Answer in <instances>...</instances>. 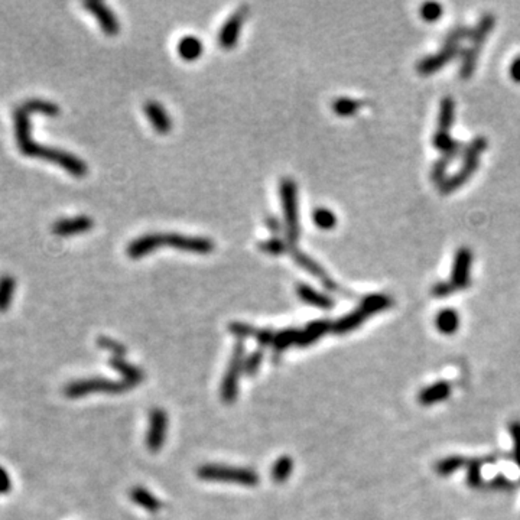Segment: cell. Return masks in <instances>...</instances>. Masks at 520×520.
I'll return each instance as SVG.
<instances>
[{"instance_id":"31","label":"cell","mask_w":520,"mask_h":520,"mask_svg":"<svg viewBox=\"0 0 520 520\" xmlns=\"http://www.w3.org/2000/svg\"><path fill=\"white\" fill-rule=\"evenodd\" d=\"M363 107V102L349 97H339L332 102V110L338 116H351Z\"/></svg>"},{"instance_id":"21","label":"cell","mask_w":520,"mask_h":520,"mask_svg":"<svg viewBox=\"0 0 520 520\" xmlns=\"http://www.w3.org/2000/svg\"><path fill=\"white\" fill-rule=\"evenodd\" d=\"M451 395V386L445 382H438L425 388L419 393V402L425 406H431L438 402H444Z\"/></svg>"},{"instance_id":"16","label":"cell","mask_w":520,"mask_h":520,"mask_svg":"<svg viewBox=\"0 0 520 520\" xmlns=\"http://www.w3.org/2000/svg\"><path fill=\"white\" fill-rule=\"evenodd\" d=\"M110 366L123 377V382H126L130 388H135L137 385H141L144 382L145 378V373L137 369L136 366L130 365L129 362H126L125 358H120V357H112L109 360Z\"/></svg>"},{"instance_id":"33","label":"cell","mask_w":520,"mask_h":520,"mask_svg":"<svg viewBox=\"0 0 520 520\" xmlns=\"http://www.w3.org/2000/svg\"><path fill=\"white\" fill-rule=\"evenodd\" d=\"M489 146V142L486 137H475L467 145H464L463 149V161L464 159H480V155H482Z\"/></svg>"},{"instance_id":"39","label":"cell","mask_w":520,"mask_h":520,"mask_svg":"<svg viewBox=\"0 0 520 520\" xmlns=\"http://www.w3.org/2000/svg\"><path fill=\"white\" fill-rule=\"evenodd\" d=\"M471 35H473L471 28L457 26L445 36L444 45H459L463 41H466V39H471Z\"/></svg>"},{"instance_id":"4","label":"cell","mask_w":520,"mask_h":520,"mask_svg":"<svg viewBox=\"0 0 520 520\" xmlns=\"http://www.w3.org/2000/svg\"><path fill=\"white\" fill-rule=\"evenodd\" d=\"M494 24H496L494 16L491 13H487L480 19V22L473 29V35L470 39L471 47L464 49L461 54L463 58H461V68H459V77H461L463 79H468L474 74L478 55L480 52H482L483 44L486 43L489 33L493 31Z\"/></svg>"},{"instance_id":"24","label":"cell","mask_w":520,"mask_h":520,"mask_svg":"<svg viewBox=\"0 0 520 520\" xmlns=\"http://www.w3.org/2000/svg\"><path fill=\"white\" fill-rule=\"evenodd\" d=\"M203 43L201 39H198L195 36H184L179 39L178 43V54L181 55L183 59L185 61H195L203 54Z\"/></svg>"},{"instance_id":"9","label":"cell","mask_w":520,"mask_h":520,"mask_svg":"<svg viewBox=\"0 0 520 520\" xmlns=\"http://www.w3.org/2000/svg\"><path fill=\"white\" fill-rule=\"evenodd\" d=\"M168 435V415L161 408H153L149 413V425L146 432V447L156 454L162 450Z\"/></svg>"},{"instance_id":"47","label":"cell","mask_w":520,"mask_h":520,"mask_svg":"<svg viewBox=\"0 0 520 520\" xmlns=\"http://www.w3.org/2000/svg\"><path fill=\"white\" fill-rule=\"evenodd\" d=\"M266 226H268V229H269L272 233H279V231L282 230V224L279 223V220H277L276 217H273V215H269V217L266 218Z\"/></svg>"},{"instance_id":"36","label":"cell","mask_w":520,"mask_h":520,"mask_svg":"<svg viewBox=\"0 0 520 520\" xmlns=\"http://www.w3.org/2000/svg\"><path fill=\"white\" fill-rule=\"evenodd\" d=\"M259 249L262 252H266L269 254H273V256H279V254H284L289 250V243L288 242H284V240L277 238V237H273V238H269V240H263V242L259 243Z\"/></svg>"},{"instance_id":"14","label":"cell","mask_w":520,"mask_h":520,"mask_svg":"<svg viewBox=\"0 0 520 520\" xmlns=\"http://www.w3.org/2000/svg\"><path fill=\"white\" fill-rule=\"evenodd\" d=\"M93 227H94V222L90 217L78 215V217H72V218L58 220V222L54 223V226H52V231L56 236L68 237V236L87 233Z\"/></svg>"},{"instance_id":"11","label":"cell","mask_w":520,"mask_h":520,"mask_svg":"<svg viewBox=\"0 0 520 520\" xmlns=\"http://www.w3.org/2000/svg\"><path fill=\"white\" fill-rule=\"evenodd\" d=\"M473 262V254L468 247L458 249L454 257L452 275L450 282L455 288V291H464L470 285V269Z\"/></svg>"},{"instance_id":"37","label":"cell","mask_w":520,"mask_h":520,"mask_svg":"<svg viewBox=\"0 0 520 520\" xmlns=\"http://www.w3.org/2000/svg\"><path fill=\"white\" fill-rule=\"evenodd\" d=\"M97 346L100 349H103L106 351H110L112 353V357H120L123 358L126 354H128V350L123 344H120L118 342H116V339L113 338H109V337H105L102 335L98 339H97Z\"/></svg>"},{"instance_id":"7","label":"cell","mask_w":520,"mask_h":520,"mask_svg":"<svg viewBox=\"0 0 520 520\" xmlns=\"http://www.w3.org/2000/svg\"><path fill=\"white\" fill-rule=\"evenodd\" d=\"M281 198H282V207H284V215H285L288 243L296 245V240L299 237V233H301V229H299V218H298L296 184L292 178H284L281 181Z\"/></svg>"},{"instance_id":"10","label":"cell","mask_w":520,"mask_h":520,"mask_svg":"<svg viewBox=\"0 0 520 520\" xmlns=\"http://www.w3.org/2000/svg\"><path fill=\"white\" fill-rule=\"evenodd\" d=\"M461 45H444V48L435 55L424 58L422 61H419L416 70L421 75H431L441 68H444L452 59H455L458 55L463 54Z\"/></svg>"},{"instance_id":"27","label":"cell","mask_w":520,"mask_h":520,"mask_svg":"<svg viewBox=\"0 0 520 520\" xmlns=\"http://www.w3.org/2000/svg\"><path fill=\"white\" fill-rule=\"evenodd\" d=\"M16 291V279L12 275L0 276V312H5L12 305Z\"/></svg>"},{"instance_id":"26","label":"cell","mask_w":520,"mask_h":520,"mask_svg":"<svg viewBox=\"0 0 520 520\" xmlns=\"http://www.w3.org/2000/svg\"><path fill=\"white\" fill-rule=\"evenodd\" d=\"M455 117V103L452 97H444L441 106H439V116H438V132H448L454 123Z\"/></svg>"},{"instance_id":"20","label":"cell","mask_w":520,"mask_h":520,"mask_svg":"<svg viewBox=\"0 0 520 520\" xmlns=\"http://www.w3.org/2000/svg\"><path fill=\"white\" fill-rule=\"evenodd\" d=\"M367 318H369V315L362 308H357L353 312L339 318L338 321L332 323V330L331 331H334L337 335H343V334L351 332V331H354L355 328L362 326Z\"/></svg>"},{"instance_id":"30","label":"cell","mask_w":520,"mask_h":520,"mask_svg":"<svg viewBox=\"0 0 520 520\" xmlns=\"http://www.w3.org/2000/svg\"><path fill=\"white\" fill-rule=\"evenodd\" d=\"M22 107L29 114H32V113H43V114L55 117V116H58L59 113H61V109H59L56 105H54L51 102H47V100H41V98H31V100H28V102H25L22 105Z\"/></svg>"},{"instance_id":"35","label":"cell","mask_w":520,"mask_h":520,"mask_svg":"<svg viewBox=\"0 0 520 520\" xmlns=\"http://www.w3.org/2000/svg\"><path fill=\"white\" fill-rule=\"evenodd\" d=\"M452 159H450L448 156H441L438 159V161L434 164L432 169H431V179L432 181L439 187L441 185L445 179H447V171H448V167L451 165Z\"/></svg>"},{"instance_id":"1","label":"cell","mask_w":520,"mask_h":520,"mask_svg":"<svg viewBox=\"0 0 520 520\" xmlns=\"http://www.w3.org/2000/svg\"><path fill=\"white\" fill-rule=\"evenodd\" d=\"M15 130H16V141L19 151L22 155L31 158H41L47 159L49 162H54L68 171L71 175L82 178L87 174L89 168L84 161L77 158L75 155L55 149L49 146H44L41 144H36L31 139V123H29V113L21 106L15 110Z\"/></svg>"},{"instance_id":"2","label":"cell","mask_w":520,"mask_h":520,"mask_svg":"<svg viewBox=\"0 0 520 520\" xmlns=\"http://www.w3.org/2000/svg\"><path fill=\"white\" fill-rule=\"evenodd\" d=\"M161 246H169L178 250L194 253H210L214 249V242L206 237H194L176 233H152L133 240L128 247V254L132 259H139Z\"/></svg>"},{"instance_id":"43","label":"cell","mask_w":520,"mask_h":520,"mask_svg":"<svg viewBox=\"0 0 520 520\" xmlns=\"http://www.w3.org/2000/svg\"><path fill=\"white\" fill-rule=\"evenodd\" d=\"M510 432L513 436V445H514V458L516 463L520 467V422H513L510 427Z\"/></svg>"},{"instance_id":"8","label":"cell","mask_w":520,"mask_h":520,"mask_svg":"<svg viewBox=\"0 0 520 520\" xmlns=\"http://www.w3.org/2000/svg\"><path fill=\"white\" fill-rule=\"evenodd\" d=\"M288 253L293 257L295 262L304 268L307 272H309L311 275H314L319 282H321V285L327 289V291H331V292H338L342 295H346V296H350L351 293L349 291H344L342 286H339L337 282H334L332 279L330 277V275L324 270L323 266H319L314 259H311L309 256H307L303 250H299L296 247V245H292L289 243V250Z\"/></svg>"},{"instance_id":"46","label":"cell","mask_w":520,"mask_h":520,"mask_svg":"<svg viewBox=\"0 0 520 520\" xmlns=\"http://www.w3.org/2000/svg\"><path fill=\"white\" fill-rule=\"evenodd\" d=\"M468 483L471 487H477L480 483H482V475H480V468L478 466H471L468 470Z\"/></svg>"},{"instance_id":"28","label":"cell","mask_w":520,"mask_h":520,"mask_svg":"<svg viewBox=\"0 0 520 520\" xmlns=\"http://www.w3.org/2000/svg\"><path fill=\"white\" fill-rule=\"evenodd\" d=\"M293 471V459L289 455L279 457L272 467V480L277 484L285 483Z\"/></svg>"},{"instance_id":"13","label":"cell","mask_w":520,"mask_h":520,"mask_svg":"<svg viewBox=\"0 0 520 520\" xmlns=\"http://www.w3.org/2000/svg\"><path fill=\"white\" fill-rule=\"evenodd\" d=\"M480 165V159H464L463 167L459 168L454 175L447 176L445 181L439 185V192L441 194H451L457 191L458 188H461L468 179L475 174Z\"/></svg>"},{"instance_id":"18","label":"cell","mask_w":520,"mask_h":520,"mask_svg":"<svg viewBox=\"0 0 520 520\" xmlns=\"http://www.w3.org/2000/svg\"><path fill=\"white\" fill-rule=\"evenodd\" d=\"M145 113H146L148 118L151 120V123L153 125L156 132L165 135L171 130V118H169L167 110L158 102H153V100H149V102H146L145 103Z\"/></svg>"},{"instance_id":"6","label":"cell","mask_w":520,"mask_h":520,"mask_svg":"<svg viewBox=\"0 0 520 520\" xmlns=\"http://www.w3.org/2000/svg\"><path fill=\"white\" fill-rule=\"evenodd\" d=\"M245 342H237L233 347L230 362L222 383V401L224 404H234L238 393V378L243 373L245 366Z\"/></svg>"},{"instance_id":"3","label":"cell","mask_w":520,"mask_h":520,"mask_svg":"<svg viewBox=\"0 0 520 520\" xmlns=\"http://www.w3.org/2000/svg\"><path fill=\"white\" fill-rule=\"evenodd\" d=\"M198 478L204 482H220V483H234L245 487H254L259 484V474L246 467H230L222 464H206L197 470Z\"/></svg>"},{"instance_id":"44","label":"cell","mask_w":520,"mask_h":520,"mask_svg":"<svg viewBox=\"0 0 520 520\" xmlns=\"http://www.w3.org/2000/svg\"><path fill=\"white\" fill-rule=\"evenodd\" d=\"M454 292H455V288L452 286V284L450 281H447V282H438L432 288V293L435 296H448V295H451Z\"/></svg>"},{"instance_id":"15","label":"cell","mask_w":520,"mask_h":520,"mask_svg":"<svg viewBox=\"0 0 520 520\" xmlns=\"http://www.w3.org/2000/svg\"><path fill=\"white\" fill-rule=\"evenodd\" d=\"M84 6L95 16L100 26L107 35H116L120 31L118 19L107 5L98 2V0H89V2H84Z\"/></svg>"},{"instance_id":"22","label":"cell","mask_w":520,"mask_h":520,"mask_svg":"<svg viewBox=\"0 0 520 520\" xmlns=\"http://www.w3.org/2000/svg\"><path fill=\"white\" fill-rule=\"evenodd\" d=\"M130 498L135 505L144 507L149 513H156L162 507V503L155 497V494L141 486H136L130 490Z\"/></svg>"},{"instance_id":"5","label":"cell","mask_w":520,"mask_h":520,"mask_svg":"<svg viewBox=\"0 0 520 520\" xmlns=\"http://www.w3.org/2000/svg\"><path fill=\"white\" fill-rule=\"evenodd\" d=\"M132 389L123 380H109L103 377H93V378H83L75 380L64 389V395L70 399H79L93 393H109V395H120L126 390Z\"/></svg>"},{"instance_id":"45","label":"cell","mask_w":520,"mask_h":520,"mask_svg":"<svg viewBox=\"0 0 520 520\" xmlns=\"http://www.w3.org/2000/svg\"><path fill=\"white\" fill-rule=\"evenodd\" d=\"M10 489H12V480L8 471L3 467H0V494L10 491Z\"/></svg>"},{"instance_id":"23","label":"cell","mask_w":520,"mask_h":520,"mask_svg":"<svg viewBox=\"0 0 520 520\" xmlns=\"http://www.w3.org/2000/svg\"><path fill=\"white\" fill-rule=\"evenodd\" d=\"M392 305H393V299L390 296L385 293H372L362 299L358 308H362L369 316H372L377 312H382L390 308Z\"/></svg>"},{"instance_id":"38","label":"cell","mask_w":520,"mask_h":520,"mask_svg":"<svg viewBox=\"0 0 520 520\" xmlns=\"http://www.w3.org/2000/svg\"><path fill=\"white\" fill-rule=\"evenodd\" d=\"M263 362V350H254L252 354H249L245 360V366H243V373L246 376H254L260 366H262Z\"/></svg>"},{"instance_id":"32","label":"cell","mask_w":520,"mask_h":520,"mask_svg":"<svg viewBox=\"0 0 520 520\" xmlns=\"http://www.w3.org/2000/svg\"><path fill=\"white\" fill-rule=\"evenodd\" d=\"M312 220H314V223L323 230H331L337 224V215L331 210L323 208V207L316 208L312 213Z\"/></svg>"},{"instance_id":"19","label":"cell","mask_w":520,"mask_h":520,"mask_svg":"<svg viewBox=\"0 0 520 520\" xmlns=\"http://www.w3.org/2000/svg\"><path fill=\"white\" fill-rule=\"evenodd\" d=\"M296 295L301 298L304 303H307L309 305H314V307H318V308L328 309V308L334 307V301L328 295H326L323 292H318L316 289L311 288L307 284H298L296 285Z\"/></svg>"},{"instance_id":"40","label":"cell","mask_w":520,"mask_h":520,"mask_svg":"<svg viewBox=\"0 0 520 520\" xmlns=\"http://www.w3.org/2000/svg\"><path fill=\"white\" fill-rule=\"evenodd\" d=\"M230 332L237 337V342H245L246 338H254L257 328L246 323H233L229 326Z\"/></svg>"},{"instance_id":"25","label":"cell","mask_w":520,"mask_h":520,"mask_svg":"<svg viewBox=\"0 0 520 520\" xmlns=\"http://www.w3.org/2000/svg\"><path fill=\"white\" fill-rule=\"evenodd\" d=\"M435 327L439 332H443L445 335H451L459 327V315L457 314L455 309H451V308L439 311L435 316Z\"/></svg>"},{"instance_id":"34","label":"cell","mask_w":520,"mask_h":520,"mask_svg":"<svg viewBox=\"0 0 520 520\" xmlns=\"http://www.w3.org/2000/svg\"><path fill=\"white\" fill-rule=\"evenodd\" d=\"M464 464H466V459L463 457L452 455V457H448V458L443 459V461H439L436 464L435 470L439 475H450V474L455 473L457 470L461 468Z\"/></svg>"},{"instance_id":"41","label":"cell","mask_w":520,"mask_h":520,"mask_svg":"<svg viewBox=\"0 0 520 520\" xmlns=\"http://www.w3.org/2000/svg\"><path fill=\"white\" fill-rule=\"evenodd\" d=\"M421 16L424 17V21H427V22H435L443 16V6L439 3H435V2L425 3L421 8Z\"/></svg>"},{"instance_id":"48","label":"cell","mask_w":520,"mask_h":520,"mask_svg":"<svg viewBox=\"0 0 520 520\" xmlns=\"http://www.w3.org/2000/svg\"><path fill=\"white\" fill-rule=\"evenodd\" d=\"M510 75L516 83H520V56L516 58L510 67Z\"/></svg>"},{"instance_id":"12","label":"cell","mask_w":520,"mask_h":520,"mask_svg":"<svg viewBox=\"0 0 520 520\" xmlns=\"http://www.w3.org/2000/svg\"><path fill=\"white\" fill-rule=\"evenodd\" d=\"M249 8L246 5L240 6L229 19L223 28L218 32V44L222 45L224 49H230L236 45L240 29H242V25L245 22V19L247 17Z\"/></svg>"},{"instance_id":"29","label":"cell","mask_w":520,"mask_h":520,"mask_svg":"<svg viewBox=\"0 0 520 520\" xmlns=\"http://www.w3.org/2000/svg\"><path fill=\"white\" fill-rule=\"evenodd\" d=\"M299 337H301V330H298V328H286V330L276 332L273 344H272L275 353L281 354L292 344H298Z\"/></svg>"},{"instance_id":"17","label":"cell","mask_w":520,"mask_h":520,"mask_svg":"<svg viewBox=\"0 0 520 520\" xmlns=\"http://www.w3.org/2000/svg\"><path fill=\"white\" fill-rule=\"evenodd\" d=\"M332 330V323L327 319H318V321L309 323L304 331H301V337L298 339V347L305 349L314 343H316L319 338L326 335L328 331Z\"/></svg>"},{"instance_id":"42","label":"cell","mask_w":520,"mask_h":520,"mask_svg":"<svg viewBox=\"0 0 520 520\" xmlns=\"http://www.w3.org/2000/svg\"><path fill=\"white\" fill-rule=\"evenodd\" d=\"M275 335L276 332H273L272 330L269 328H257L256 331V335H254V339L257 342V344L260 347H266V346H272L273 344V339H275Z\"/></svg>"}]
</instances>
